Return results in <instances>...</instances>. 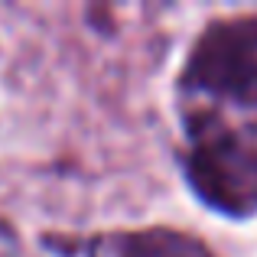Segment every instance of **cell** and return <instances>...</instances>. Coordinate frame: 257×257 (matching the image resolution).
<instances>
[{
  "label": "cell",
  "mask_w": 257,
  "mask_h": 257,
  "mask_svg": "<svg viewBox=\"0 0 257 257\" xmlns=\"http://www.w3.org/2000/svg\"><path fill=\"white\" fill-rule=\"evenodd\" d=\"M199 160V186L212 195L215 186L225 189V202H241L251 192L257 202V137H234L208 140L205 150L195 153Z\"/></svg>",
  "instance_id": "cell-2"
},
{
  "label": "cell",
  "mask_w": 257,
  "mask_h": 257,
  "mask_svg": "<svg viewBox=\"0 0 257 257\" xmlns=\"http://www.w3.org/2000/svg\"><path fill=\"white\" fill-rule=\"evenodd\" d=\"M195 82L231 98L257 101V23H228L212 30L195 52Z\"/></svg>",
  "instance_id": "cell-1"
}]
</instances>
